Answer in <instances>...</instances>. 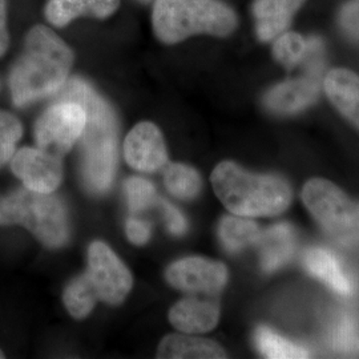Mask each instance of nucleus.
<instances>
[{
  "instance_id": "nucleus-31",
  "label": "nucleus",
  "mask_w": 359,
  "mask_h": 359,
  "mask_svg": "<svg viewBox=\"0 0 359 359\" xmlns=\"http://www.w3.org/2000/svg\"><path fill=\"white\" fill-rule=\"evenodd\" d=\"M10 46V34L7 28V0H0V56H3Z\"/></svg>"
},
{
  "instance_id": "nucleus-22",
  "label": "nucleus",
  "mask_w": 359,
  "mask_h": 359,
  "mask_svg": "<svg viewBox=\"0 0 359 359\" xmlns=\"http://www.w3.org/2000/svg\"><path fill=\"white\" fill-rule=\"evenodd\" d=\"M255 344L258 351L266 358H308L305 347L274 333L265 326H259L255 333Z\"/></svg>"
},
{
  "instance_id": "nucleus-32",
  "label": "nucleus",
  "mask_w": 359,
  "mask_h": 359,
  "mask_svg": "<svg viewBox=\"0 0 359 359\" xmlns=\"http://www.w3.org/2000/svg\"><path fill=\"white\" fill-rule=\"evenodd\" d=\"M15 147H16L15 144L0 140V167L4 165L6 163H8L13 158V154H15Z\"/></svg>"
},
{
  "instance_id": "nucleus-33",
  "label": "nucleus",
  "mask_w": 359,
  "mask_h": 359,
  "mask_svg": "<svg viewBox=\"0 0 359 359\" xmlns=\"http://www.w3.org/2000/svg\"><path fill=\"white\" fill-rule=\"evenodd\" d=\"M139 1H142V3H151V1H154V0H139Z\"/></svg>"
},
{
  "instance_id": "nucleus-3",
  "label": "nucleus",
  "mask_w": 359,
  "mask_h": 359,
  "mask_svg": "<svg viewBox=\"0 0 359 359\" xmlns=\"http://www.w3.org/2000/svg\"><path fill=\"white\" fill-rule=\"evenodd\" d=\"M212 185L225 208L241 217L277 216L292 203V188L283 177L256 175L233 161L215 168Z\"/></svg>"
},
{
  "instance_id": "nucleus-21",
  "label": "nucleus",
  "mask_w": 359,
  "mask_h": 359,
  "mask_svg": "<svg viewBox=\"0 0 359 359\" xmlns=\"http://www.w3.org/2000/svg\"><path fill=\"white\" fill-rule=\"evenodd\" d=\"M99 299L88 271L67 286L65 292V308L77 320L86 318Z\"/></svg>"
},
{
  "instance_id": "nucleus-6",
  "label": "nucleus",
  "mask_w": 359,
  "mask_h": 359,
  "mask_svg": "<svg viewBox=\"0 0 359 359\" xmlns=\"http://www.w3.org/2000/svg\"><path fill=\"white\" fill-rule=\"evenodd\" d=\"M302 200L311 216L337 241L359 244V204L335 184L323 179L309 180L302 189Z\"/></svg>"
},
{
  "instance_id": "nucleus-15",
  "label": "nucleus",
  "mask_w": 359,
  "mask_h": 359,
  "mask_svg": "<svg viewBox=\"0 0 359 359\" xmlns=\"http://www.w3.org/2000/svg\"><path fill=\"white\" fill-rule=\"evenodd\" d=\"M334 107L359 129V76L345 68H335L323 80Z\"/></svg>"
},
{
  "instance_id": "nucleus-14",
  "label": "nucleus",
  "mask_w": 359,
  "mask_h": 359,
  "mask_svg": "<svg viewBox=\"0 0 359 359\" xmlns=\"http://www.w3.org/2000/svg\"><path fill=\"white\" fill-rule=\"evenodd\" d=\"M256 245L262 270L266 273L276 271L289 262L294 255L297 246L294 229L285 222L277 224L261 231Z\"/></svg>"
},
{
  "instance_id": "nucleus-4",
  "label": "nucleus",
  "mask_w": 359,
  "mask_h": 359,
  "mask_svg": "<svg viewBox=\"0 0 359 359\" xmlns=\"http://www.w3.org/2000/svg\"><path fill=\"white\" fill-rule=\"evenodd\" d=\"M237 25V15L221 0H154V35L165 44H176L194 35L225 38Z\"/></svg>"
},
{
  "instance_id": "nucleus-12",
  "label": "nucleus",
  "mask_w": 359,
  "mask_h": 359,
  "mask_svg": "<svg viewBox=\"0 0 359 359\" xmlns=\"http://www.w3.org/2000/svg\"><path fill=\"white\" fill-rule=\"evenodd\" d=\"M124 156L129 165L140 172H154L168 163L167 147L161 130L142 121L129 132L124 142Z\"/></svg>"
},
{
  "instance_id": "nucleus-9",
  "label": "nucleus",
  "mask_w": 359,
  "mask_h": 359,
  "mask_svg": "<svg viewBox=\"0 0 359 359\" xmlns=\"http://www.w3.org/2000/svg\"><path fill=\"white\" fill-rule=\"evenodd\" d=\"M88 274L104 302L118 305L132 287V276L115 252L107 245L96 241L88 249Z\"/></svg>"
},
{
  "instance_id": "nucleus-19",
  "label": "nucleus",
  "mask_w": 359,
  "mask_h": 359,
  "mask_svg": "<svg viewBox=\"0 0 359 359\" xmlns=\"http://www.w3.org/2000/svg\"><path fill=\"white\" fill-rule=\"evenodd\" d=\"M158 358L219 359L226 358V353L215 341L170 334L167 335L157 350Z\"/></svg>"
},
{
  "instance_id": "nucleus-2",
  "label": "nucleus",
  "mask_w": 359,
  "mask_h": 359,
  "mask_svg": "<svg viewBox=\"0 0 359 359\" xmlns=\"http://www.w3.org/2000/svg\"><path fill=\"white\" fill-rule=\"evenodd\" d=\"M72 65L74 52L63 39L48 27H32L10 74L13 104L22 108L56 95L67 83Z\"/></svg>"
},
{
  "instance_id": "nucleus-17",
  "label": "nucleus",
  "mask_w": 359,
  "mask_h": 359,
  "mask_svg": "<svg viewBox=\"0 0 359 359\" xmlns=\"http://www.w3.org/2000/svg\"><path fill=\"white\" fill-rule=\"evenodd\" d=\"M118 6L120 0H48L44 13L52 26L65 27L80 16L105 19Z\"/></svg>"
},
{
  "instance_id": "nucleus-30",
  "label": "nucleus",
  "mask_w": 359,
  "mask_h": 359,
  "mask_svg": "<svg viewBox=\"0 0 359 359\" xmlns=\"http://www.w3.org/2000/svg\"><path fill=\"white\" fill-rule=\"evenodd\" d=\"M127 236L130 243L135 245H144L148 243L151 237V226L149 224L140 221L137 218H129L127 221Z\"/></svg>"
},
{
  "instance_id": "nucleus-13",
  "label": "nucleus",
  "mask_w": 359,
  "mask_h": 359,
  "mask_svg": "<svg viewBox=\"0 0 359 359\" xmlns=\"http://www.w3.org/2000/svg\"><path fill=\"white\" fill-rule=\"evenodd\" d=\"M219 306L215 299L197 295L181 299L169 311V321L182 333H206L217 326Z\"/></svg>"
},
{
  "instance_id": "nucleus-10",
  "label": "nucleus",
  "mask_w": 359,
  "mask_h": 359,
  "mask_svg": "<svg viewBox=\"0 0 359 359\" xmlns=\"http://www.w3.org/2000/svg\"><path fill=\"white\" fill-rule=\"evenodd\" d=\"M168 283L193 295H216L228 283L224 264L203 257H187L173 262L167 270Z\"/></svg>"
},
{
  "instance_id": "nucleus-23",
  "label": "nucleus",
  "mask_w": 359,
  "mask_h": 359,
  "mask_svg": "<svg viewBox=\"0 0 359 359\" xmlns=\"http://www.w3.org/2000/svg\"><path fill=\"white\" fill-rule=\"evenodd\" d=\"M168 191L181 200L194 198L200 191L203 181L198 172L184 164H170L164 172Z\"/></svg>"
},
{
  "instance_id": "nucleus-18",
  "label": "nucleus",
  "mask_w": 359,
  "mask_h": 359,
  "mask_svg": "<svg viewBox=\"0 0 359 359\" xmlns=\"http://www.w3.org/2000/svg\"><path fill=\"white\" fill-rule=\"evenodd\" d=\"M305 266L310 274L326 283L337 294L353 293V281L348 277L341 261L330 250L322 248H311L305 253Z\"/></svg>"
},
{
  "instance_id": "nucleus-29",
  "label": "nucleus",
  "mask_w": 359,
  "mask_h": 359,
  "mask_svg": "<svg viewBox=\"0 0 359 359\" xmlns=\"http://www.w3.org/2000/svg\"><path fill=\"white\" fill-rule=\"evenodd\" d=\"M164 217L167 221L168 231L175 236H182L188 229V222L184 217V215L180 212L176 206L172 205L165 200H158Z\"/></svg>"
},
{
  "instance_id": "nucleus-34",
  "label": "nucleus",
  "mask_w": 359,
  "mask_h": 359,
  "mask_svg": "<svg viewBox=\"0 0 359 359\" xmlns=\"http://www.w3.org/2000/svg\"><path fill=\"white\" fill-rule=\"evenodd\" d=\"M4 358V354H3V351L0 350V359Z\"/></svg>"
},
{
  "instance_id": "nucleus-1",
  "label": "nucleus",
  "mask_w": 359,
  "mask_h": 359,
  "mask_svg": "<svg viewBox=\"0 0 359 359\" xmlns=\"http://www.w3.org/2000/svg\"><path fill=\"white\" fill-rule=\"evenodd\" d=\"M56 95L57 100L76 102L86 109L87 121L80 137L83 182L93 194L108 192L117 167L118 121L114 108L80 77L67 80Z\"/></svg>"
},
{
  "instance_id": "nucleus-27",
  "label": "nucleus",
  "mask_w": 359,
  "mask_h": 359,
  "mask_svg": "<svg viewBox=\"0 0 359 359\" xmlns=\"http://www.w3.org/2000/svg\"><path fill=\"white\" fill-rule=\"evenodd\" d=\"M23 136V126L15 116L0 111V140L15 144Z\"/></svg>"
},
{
  "instance_id": "nucleus-26",
  "label": "nucleus",
  "mask_w": 359,
  "mask_h": 359,
  "mask_svg": "<svg viewBox=\"0 0 359 359\" xmlns=\"http://www.w3.org/2000/svg\"><path fill=\"white\" fill-rule=\"evenodd\" d=\"M126 193L132 212H142L156 200V189L148 180L130 177L126 181Z\"/></svg>"
},
{
  "instance_id": "nucleus-20",
  "label": "nucleus",
  "mask_w": 359,
  "mask_h": 359,
  "mask_svg": "<svg viewBox=\"0 0 359 359\" xmlns=\"http://www.w3.org/2000/svg\"><path fill=\"white\" fill-rule=\"evenodd\" d=\"M261 234L256 222L243 217H224L218 226V237L229 253H238L250 245H256Z\"/></svg>"
},
{
  "instance_id": "nucleus-5",
  "label": "nucleus",
  "mask_w": 359,
  "mask_h": 359,
  "mask_svg": "<svg viewBox=\"0 0 359 359\" xmlns=\"http://www.w3.org/2000/svg\"><path fill=\"white\" fill-rule=\"evenodd\" d=\"M0 225H22L50 248L67 244L68 213L63 201L51 193L18 189L0 200Z\"/></svg>"
},
{
  "instance_id": "nucleus-11",
  "label": "nucleus",
  "mask_w": 359,
  "mask_h": 359,
  "mask_svg": "<svg viewBox=\"0 0 359 359\" xmlns=\"http://www.w3.org/2000/svg\"><path fill=\"white\" fill-rule=\"evenodd\" d=\"M13 175L29 191L55 192L63 179L60 158L35 148H22L11 158Z\"/></svg>"
},
{
  "instance_id": "nucleus-16",
  "label": "nucleus",
  "mask_w": 359,
  "mask_h": 359,
  "mask_svg": "<svg viewBox=\"0 0 359 359\" xmlns=\"http://www.w3.org/2000/svg\"><path fill=\"white\" fill-rule=\"evenodd\" d=\"M304 1L305 0H256L253 15L258 39L270 41L283 34Z\"/></svg>"
},
{
  "instance_id": "nucleus-24",
  "label": "nucleus",
  "mask_w": 359,
  "mask_h": 359,
  "mask_svg": "<svg viewBox=\"0 0 359 359\" xmlns=\"http://www.w3.org/2000/svg\"><path fill=\"white\" fill-rule=\"evenodd\" d=\"M329 345L345 355H359V325L350 316L342 314L329 329Z\"/></svg>"
},
{
  "instance_id": "nucleus-8",
  "label": "nucleus",
  "mask_w": 359,
  "mask_h": 359,
  "mask_svg": "<svg viewBox=\"0 0 359 359\" xmlns=\"http://www.w3.org/2000/svg\"><path fill=\"white\" fill-rule=\"evenodd\" d=\"M86 109L69 100H57L35 124V140L39 149L63 157L81 137L86 127Z\"/></svg>"
},
{
  "instance_id": "nucleus-7",
  "label": "nucleus",
  "mask_w": 359,
  "mask_h": 359,
  "mask_svg": "<svg viewBox=\"0 0 359 359\" xmlns=\"http://www.w3.org/2000/svg\"><path fill=\"white\" fill-rule=\"evenodd\" d=\"M306 68L304 76L281 83L265 95V107L280 115H292L306 109L314 103L321 90L323 47L320 39L308 40V51L302 60Z\"/></svg>"
},
{
  "instance_id": "nucleus-25",
  "label": "nucleus",
  "mask_w": 359,
  "mask_h": 359,
  "mask_svg": "<svg viewBox=\"0 0 359 359\" xmlns=\"http://www.w3.org/2000/svg\"><path fill=\"white\" fill-rule=\"evenodd\" d=\"M308 51V41L299 34L283 32L276 38L273 46V55L286 68H294L301 65Z\"/></svg>"
},
{
  "instance_id": "nucleus-28",
  "label": "nucleus",
  "mask_w": 359,
  "mask_h": 359,
  "mask_svg": "<svg viewBox=\"0 0 359 359\" xmlns=\"http://www.w3.org/2000/svg\"><path fill=\"white\" fill-rule=\"evenodd\" d=\"M339 23L348 36L359 40V0H351L339 13Z\"/></svg>"
}]
</instances>
